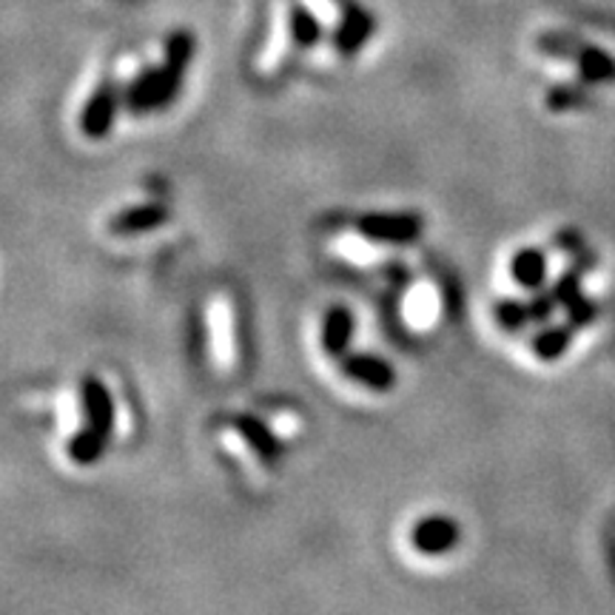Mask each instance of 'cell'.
Here are the masks:
<instances>
[{"mask_svg":"<svg viewBox=\"0 0 615 615\" xmlns=\"http://www.w3.org/2000/svg\"><path fill=\"white\" fill-rule=\"evenodd\" d=\"M215 348L220 362H231L234 356V337H231V311L222 303L215 305Z\"/></svg>","mask_w":615,"mask_h":615,"instance_id":"9a60e30c","label":"cell"},{"mask_svg":"<svg viewBox=\"0 0 615 615\" xmlns=\"http://www.w3.org/2000/svg\"><path fill=\"white\" fill-rule=\"evenodd\" d=\"M371 29H374V23H371L367 14L356 12V9H348L345 21L339 23L337 48L342 52V55H353V52H356V48L367 41Z\"/></svg>","mask_w":615,"mask_h":615,"instance_id":"8fae6325","label":"cell"},{"mask_svg":"<svg viewBox=\"0 0 615 615\" xmlns=\"http://www.w3.org/2000/svg\"><path fill=\"white\" fill-rule=\"evenodd\" d=\"M237 433L242 436V442L249 444L251 450L256 453V459L265 464H277L279 457H283V442L279 436L256 416H237L234 419Z\"/></svg>","mask_w":615,"mask_h":615,"instance_id":"8992f818","label":"cell"},{"mask_svg":"<svg viewBox=\"0 0 615 615\" xmlns=\"http://www.w3.org/2000/svg\"><path fill=\"white\" fill-rule=\"evenodd\" d=\"M462 539V530L450 516H425L410 530L414 550L422 556H444Z\"/></svg>","mask_w":615,"mask_h":615,"instance_id":"3957f363","label":"cell"},{"mask_svg":"<svg viewBox=\"0 0 615 615\" xmlns=\"http://www.w3.org/2000/svg\"><path fill=\"white\" fill-rule=\"evenodd\" d=\"M433 308H436V299L430 297V290L422 285V288L416 290L414 297H410L408 317L414 319V322H419V326H422V322H428V319L433 317Z\"/></svg>","mask_w":615,"mask_h":615,"instance_id":"ac0fdd59","label":"cell"},{"mask_svg":"<svg viewBox=\"0 0 615 615\" xmlns=\"http://www.w3.org/2000/svg\"><path fill=\"white\" fill-rule=\"evenodd\" d=\"M80 402H84L86 425L109 436L111 428H114V399H111L109 387L100 380H95V376H89V380H84V387H80Z\"/></svg>","mask_w":615,"mask_h":615,"instance_id":"52a82bcc","label":"cell"},{"mask_svg":"<svg viewBox=\"0 0 615 615\" xmlns=\"http://www.w3.org/2000/svg\"><path fill=\"white\" fill-rule=\"evenodd\" d=\"M496 322L505 328V331H521L527 322H532L530 303H519V299H505V303H498Z\"/></svg>","mask_w":615,"mask_h":615,"instance_id":"2e32d148","label":"cell"},{"mask_svg":"<svg viewBox=\"0 0 615 615\" xmlns=\"http://www.w3.org/2000/svg\"><path fill=\"white\" fill-rule=\"evenodd\" d=\"M570 339H573L570 328H547V331H541L539 337L532 339V351H536L539 360L553 362L564 356V351L570 348Z\"/></svg>","mask_w":615,"mask_h":615,"instance_id":"4fadbf2b","label":"cell"},{"mask_svg":"<svg viewBox=\"0 0 615 615\" xmlns=\"http://www.w3.org/2000/svg\"><path fill=\"white\" fill-rule=\"evenodd\" d=\"M579 57V72L587 84H609L615 80V61L609 55H604L602 48L595 46H581L575 52Z\"/></svg>","mask_w":615,"mask_h":615,"instance_id":"7c38bea8","label":"cell"},{"mask_svg":"<svg viewBox=\"0 0 615 615\" xmlns=\"http://www.w3.org/2000/svg\"><path fill=\"white\" fill-rule=\"evenodd\" d=\"M168 208L163 202H145V206H132L120 211V215L111 217L109 231L114 237H134L145 234V231H154L160 226L168 222Z\"/></svg>","mask_w":615,"mask_h":615,"instance_id":"5b68a950","label":"cell"},{"mask_svg":"<svg viewBox=\"0 0 615 615\" xmlns=\"http://www.w3.org/2000/svg\"><path fill=\"white\" fill-rule=\"evenodd\" d=\"M360 234L365 240L408 245L422 234V217L416 215H365L360 220Z\"/></svg>","mask_w":615,"mask_h":615,"instance_id":"6da1fadb","label":"cell"},{"mask_svg":"<svg viewBox=\"0 0 615 615\" xmlns=\"http://www.w3.org/2000/svg\"><path fill=\"white\" fill-rule=\"evenodd\" d=\"M106 442H109V436L86 425L84 430H77V433L69 439V459L75 464H84V468H89V464L100 462V457H103V450H106Z\"/></svg>","mask_w":615,"mask_h":615,"instance_id":"30bf717a","label":"cell"},{"mask_svg":"<svg viewBox=\"0 0 615 615\" xmlns=\"http://www.w3.org/2000/svg\"><path fill=\"white\" fill-rule=\"evenodd\" d=\"M547 106L553 111H568L584 106V91L575 89V86H556V89L547 91Z\"/></svg>","mask_w":615,"mask_h":615,"instance_id":"e0dca14e","label":"cell"},{"mask_svg":"<svg viewBox=\"0 0 615 615\" xmlns=\"http://www.w3.org/2000/svg\"><path fill=\"white\" fill-rule=\"evenodd\" d=\"M353 339V314L348 308H331L322 322V351L333 360H342Z\"/></svg>","mask_w":615,"mask_h":615,"instance_id":"ba28073f","label":"cell"},{"mask_svg":"<svg viewBox=\"0 0 615 615\" xmlns=\"http://www.w3.org/2000/svg\"><path fill=\"white\" fill-rule=\"evenodd\" d=\"M553 308H556V294H553V297L532 299V303H530L532 322H547V319H550V314H553Z\"/></svg>","mask_w":615,"mask_h":615,"instance_id":"d6986e66","label":"cell"},{"mask_svg":"<svg viewBox=\"0 0 615 615\" xmlns=\"http://www.w3.org/2000/svg\"><path fill=\"white\" fill-rule=\"evenodd\" d=\"M118 120V89L111 84H100L86 100L84 114H80V129L86 138L103 140Z\"/></svg>","mask_w":615,"mask_h":615,"instance_id":"277c9868","label":"cell"},{"mask_svg":"<svg viewBox=\"0 0 615 615\" xmlns=\"http://www.w3.org/2000/svg\"><path fill=\"white\" fill-rule=\"evenodd\" d=\"M510 274L521 288H541L547 279V256L539 249H521L513 256Z\"/></svg>","mask_w":615,"mask_h":615,"instance_id":"9c48e42d","label":"cell"},{"mask_svg":"<svg viewBox=\"0 0 615 615\" xmlns=\"http://www.w3.org/2000/svg\"><path fill=\"white\" fill-rule=\"evenodd\" d=\"M288 26H290V37H294L299 46H311V43H317L319 35H322V26H319L317 18H314L305 7H299V3L297 7H290Z\"/></svg>","mask_w":615,"mask_h":615,"instance_id":"5bb4252c","label":"cell"},{"mask_svg":"<svg viewBox=\"0 0 615 615\" xmlns=\"http://www.w3.org/2000/svg\"><path fill=\"white\" fill-rule=\"evenodd\" d=\"M339 362H342L339 365L342 374L356 382V385H365L367 391H376V394L394 391L396 371L382 356H374V353H345Z\"/></svg>","mask_w":615,"mask_h":615,"instance_id":"7a4b0ae2","label":"cell"}]
</instances>
